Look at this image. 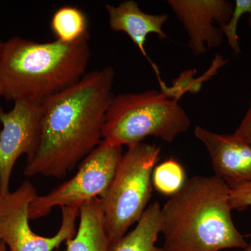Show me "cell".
I'll return each mask as SVG.
<instances>
[{"label":"cell","instance_id":"obj_1","mask_svg":"<svg viewBox=\"0 0 251 251\" xmlns=\"http://www.w3.org/2000/svg\"><path fill=\"white\" fill-rule=\"evenodd\" d=\"M114 79L111 67L87 73L43 102L40 138L25 175L64 177L98 146L115 97Z\"/></svg>","mask_w":251,"mask_h":251},{"label":"cell","instance_id":"obj_2","mask_svg":"<svg viewBox=\"0 0 251 251\" xmlns=\"http://www.w3.org/2000/svg\"><path fill=\"white\" fill-rule=\"evenodd\" d=\"M230 188L214 176H194L161 208L165 251H220L249 245L232 221Z\"/></svg>","mask_w":251,"mask_h":251},{"label":"cell","instance_id":"obj_3","mask_svg":"<svg viewBox=\"0 0 251 251\" xmlns=\"http://www.w3.org/2000/svg\"><path fill=\"white\" fill-rule=\"evenodd\" d=\"M90 34L72 43H38L13 36L0 48L2 97L16 101L46 99L76 83L85 75L91 55Z\"/></svg>","mask_w":251,"mask_h":251},{"label":"cell","instance_id":"obj_4","mask_svg":"<svg viewBox=\"0 0 251 251\" xmlns=\"http://www.w3.org/2000/svg\"><path fill=\"white\" fill-rule=\"evenodd\" d=\"M191 121L179 100L150 90L114 97L105 115L103 140L127 148L154 137L172 143Z\"/></svg>","mask_w":251,"mask_h":251},{"label":"cell","instance_id":"obj_5","mask_svg":"<svg viewBox=\"0 0 251 251\" xmlns=\"http://www.w3.org/2000/svg\"><path fill=\"white\" fill-rule=\"evenodd\" d=\"M160 153L158 147L141 142L128 147L122 155L110 188L101 199L105 227L112 246L146 210Z\"/></svg>","mask_w":251,"mask_h":251},{"label":"cell","instance_id":"obj_6","mask_svg":"<svg viewBox=\"0 0 251 251\" xmlns=\"http://www.w3.org/2000/svg\"><path fill=\"white\" fill-rule=\"evenodd\" d=\"M122 155V147L102 140L81 162L72 178L47 194L36 196L29 206V219L44 217L56 206H80L90 200L105 197Z\"/></svg>","mask_w":251,"mask_h":251},{"label":"cell","instance_id":"obj_7","mask_svg":"<svg viewBox=\"0 0 251 251\" xmlns=\"http://www.w3.org/2000/svg\"><path fill=\"white\" fill-rule=\"evenodd\" d=\"M37 196L29 181H24L13 192L0 196V241L9 251H53L75 236L80 206L62 207V224L52 237L33 232L29 221V206Z\"/></svg>","mask_w":251,"mask_h":251},{"label":"cell","instance_id":"obj_8","mask_svg":"<svg viewBox=\"0 0 251 251\" xmlns=\"http://www.w3.org/2000/svg\"><path fill=\"white\" fill-rule=\"evenodd\" d=\"M42 103L29 99L14 101L13 108H0V196L10 192L13 169L23 155L29 159L40 138Z\"/></svg>","mask_w":251,"mask_h":251},{"label":"cell","instance_id":"obj_9","mask_svg":"<svg viewBox=\"0 0 251 251\" xmlns=\"http://www.w3.org/2000/svg\"><path fill=\"white\" fill-rule=\"evenodd\" d=\"M172 11L184 26L193 55L221 46V26L229 21L234 6L227 0H168Z\"/></svg>","mask_w":251,"mask_h":251},{"label":"cell","instance_id":"obj_10","mask_svg":"<svg viewBox=\"0 0 251 251\" xmlns=\"http://www.w3.org/2000/svg\"><path fill=\"white\" fill-rule=\"evenodd\" d=\"M194 135L207 150L216 176L229 188L251 182V146L234 134H219L200 126Z\"/></svg>","mask_w":251,"mask_h":251},{"label":"cell","instance_id":"obj_11","mask_svg":"<svg viewBox=\"0 0 251 251\" xmlns=\"http://www.w3.org/2000/svg\"><path fill=\"white\" fill-rule=\"evenodd\" d=\"M108 14L109 25L112 30L125 32L137 46L140 52L151 64L159 83V69L149 57L145 44L150 34H155L161 39L168 38L163 27L168 20L167 14H151L144 12L134 0L122 1L117 6L105 5Z\"/></svg>","mask_w":251,"mask_h":251},{"label":"cell","instance_id":"obj_12","mask_svg":"<svg viewBox=\"0 0 251 251\" xmlns=\"http://www.w3.org/2000/svg\"><path fill=\"white\" fill-rule=\"evenodd\" d=\"M76 233L65 242V251H112L102 200L94 198L82 203Z\"/></svg>","mask_w":251,"mask_h":251},{"label":"cell","instance_id":"obj_13","mask_svg":"<svg viewBox=\"0 0 251 251\" xmlns=\"http://www.w3.org/2000/svg\"><path fill=\"white\" fill-rule=\"evenodd\" d=\"M161 208L157 202L149 206L135 228L115 243L112 251H163L156 245L161 233Z\"/></svg>","mask_w":251,"mask_h":251},{"label":"cell","instance_id":"obj_14","mask_svg":"<svg viewBox=\"0 0 251 251\" xmlns=\"http://www.w3.org/2000/svg\"><path fill=\"white\" fill-rule=\"evenodd\" d=\"M50 29L56 40L72 43L82 39L89 31V21L82 10L74 6H63L54 12Z\"/></svg>","mask_w":251,"mask_h":251},{"label":"cell","instance_id":"obj_15","mask_svg":"<svg viewBox=\"0 0 251 251\" xmlns=\"http://www.w3.org/2000/svg\"><path fill=\"white\" fill-rule=\"evenodd\" d=\"M185 182L184 168L173 158L163 162L153 169V185L162 194L173 196L181 189Z\"/></svg>","mask_w":251,"mask_h":251},{"label":"cell","instance_id":"obj_16","mask_svg":"<svg viewBox=\"0 0 251 251\" xmlns=\"http://www.w3.org/2000/svg\"><path fill=\"white\" fill-rule=\"evenodd\" d=\"M229 201L232 209L242 210L251 206V182L231 187Z\"/></svg>","mask_w":251,"mask_h":251},{"label":"cell","instance_id":"obj_17","mask_svg":"<svg viewBox=\"0 0 251 251\" xmlns=\"http://www.w3.org/2000/svg\"><path fill=\"white\" fill-rule=\"evenodd\" d=\"M234 135L251 147V97L249 108Z\"/></svg>","mask_w":251,"mask_h":251},{"label":"cell","instance_id":"obj_18","mask_svg":"<svg viewBox=\"0 0 251 251\" xmlns=\"http://www.w3.org/2000/svg\"><path fill=\"white\" fill-rule=\"evenodd\" d=\"M0 251H9L4 243L0 241Z\"/></svg>","mask_w":251,"mask_h":251},{"label":"cell","instance_id":"obj_19","mask_svg":"<svg viewBox=\"0 0 251 251\" xmlns=\"http://www.w3.org/2000/svg\"><path fill=\"white\" fill-rule=\"evenodd\" d=\"M2 97V88H1V84H0V97Z\"/></svg>","mask_w":251,"mask_h":251},{"label":"cell","instance_id":"obj_20","mask_svg":"<svg viewBox=\"0 0 251 251\" xmlns=\"http://www.w3.org/2000/svg\"><path fill=\"white\" fill-rule=\"evenodd\" d=\"M251 251V249H249V247H248L247 248V249H245V251Z\"/></svg>","mask_w":251,"mask_h":251},{"label":"cell","instance_id":"obj_21","mask_svg":"<svg viewBox=\"0 0 251 251\" xmlns=\"http://www.w3.org/2000/svg\"><path fill=\"white\" fill-rule=\"evenodd\" d=\"M1 43H2V42H1V41H0V48H1Z\"/></svg>","mask_w":251,"mask_h":251},{"label":"cell","instance_id":"obj_22","mask_svg":"<svg viewBox=\"0 0 251 251\" xmlns=\"http://www.w3.org/2000/svg\"><path fill=\"white\" fill-rule=\"evenodd\" d=\"M249 249H251V245H250V246H249Z\"/></svg>","mask_w":251,"mask_h":251},{"label":"cell","instance_id":"obj_23","mask_svg":"<svg viewBox=\"0 0 251 251\" xmlns=\"http://www.w3.org/2000/svg\"><path fill=\"white\" fill-rule=\"evenodd\" d=\"M163 251H165L164 250H163Z\"/></svg>","mask_w":251,"mask_h":251}]
</instances>
